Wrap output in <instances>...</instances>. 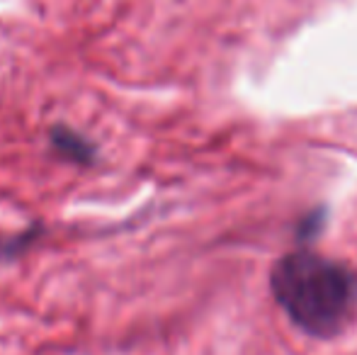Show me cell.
Masks as SVG:
<instances>
[{
    "label": "cell",
    "mask_w": 357,
    "mask_h": 355,
    "mask_svg": "<svg viewBox=\"0 0 357 355\" xmlns=\"http://www.w3.org/2000/svg\"><path fill=\"white\" fill-rule=\"evenodd\" d=\"M270 287L291 324L316 338H333L357 319V273L314 251L287 253L270 273Z\"/></svg>",
    "instance_id": "cell-1"
},
{
    "label": "cell",
    "mask_w": 357,
    "mask_h": 355,
    "mask_svg": "<svg viewBox=\"0 0 357 355\" xmlns=\"http://www.w3.org/2000/svg\"><path fill=\"white\" fill-rule=\"evenodd\" d=\"M52 144L54 149H56L61 156H68L73 158V161L78 163H85L93 158V146H90L88 142H85L80 134L71 132V129L66 127H54L52 132Z\"/></svg>",
    "instance_id": "cell-2"
}]
</instances>
